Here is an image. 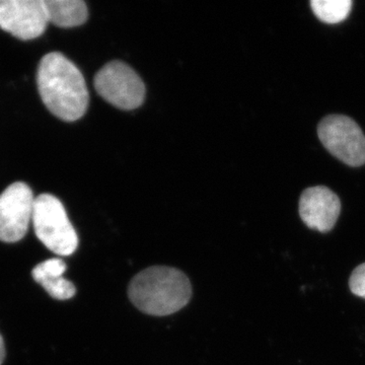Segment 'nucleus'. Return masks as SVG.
<instances>
[{"mask_svg":"<svg viewBox=\"0 0 365 365\" xmlns=\"http://www.w3.org/2000/svg\"><path fill=\"white\" fill-rule=\"evenodd\" d=\"M40 97L54 116L66 122L81 119L88 106V91L83 73L59 52L46 54L37 71Z\"/></svg>","mask_w":365,"mask_h":365,"instance_id":"f257e3e1","label":"nucleus"},{"mask_svg":"<svg viewBox=\"0 0 365 365\" xmlns=\"http://www.w3.org/2000/svg\"><path fill=\"white\" fill-rule=\"evenodd\" d=\"M192 287L186 274L167 266H155L137 274L131 280L128 297L144 314L168 316L188 304Z\"/></svg>","mask_w":365,"mask_h":365,"instance_id":"f03ea898","label":"nucleus"},{"mask_svg":"<svg viewBox=\"0 0 365 365\" xmlns=\"http://www.w3.org/2000/svg\"><path fill=\"white\" fill-rule=\"evenodd\" d=\"M33 225L38 239L53 253L71 256L78 246V237L63 204L52 194L35 199Z\"/></svg>","mask_w":365,"mask_h":365,"instance_id":"7ed1b4c3","label":"nucleus"},{"mask_svg":"<svg viewBox=\"0 0 365 365\" xmlns=\"http://www.w3.org/2000/svg\"><path fill=\"white\" fill-rule=\"evenodd\" d=\"M319 140L327 150L350 167L365 165V135L359 124L343 115H330L319 122Z\"/></svg>","mask_w":365,"mask_h":365,"instance_id":"20e7f679","label":"nucleus"},{"mask_svg":"<svg viewBox=\"0 0 365 365\" xmlns=\"http://www.w3.org/2000/svg\"><path fill=\"white\" fill-rule=\"evenodd\" d=\"M95 88L105 101L121 110H134L143 105L145 86L130 66L121 61L106 64L95 76Z\"/></svg>","mask_w":365,"mask_h":365,"instance_id":"39448f33","label":"nucleus"},{"mask_svg":"<svg viewBox=\"0 0 365 365\" xmlns=\"http://www.w3.org/2000/svg\"><path fill=\"white\" fill-rule=\"evenodd\" d=\"M35 199L24 182L9 185L0 194V241L16 242L25 237L33 220Z\"/></svg>","mask_w":365,"mask_h":365,"instance_id":"423d86ee","label":"nucleus"},{"mask_svg":"<svg viewBox=\"0 0 365 365\" xmlns=\"http://www.w3.org/2000/svg\"><path fill=\"white\" fill-rule=\"evenodd\" d=\"M48 21L44 0H0V29L18 39H36Z\"/></svg>","mask_w":365,"mask_h":365,"instance_id":"0eeeda50","label":"nucleus"},{"mask_svg":"<svg viewBox=\"0 0 365 365\" xmlns=\"http://www.w3.org/2000/svg\"><path fill=\"white\" fill-rule=\"evenodd\" d=\"M340 212L339 197L325 186L311 187L300 196V218L311 230L330 232L335 227Z\"/></svg>","mask_w":365,"mask_h":365,"instance_id":"6e6552de","label":"nucleus"},{"mask_svg":"<svg viewBox=\"0 0 365 365\" xmlns=\"http://www.w3.org/2000/svg\"><path fill=\"white\" fill-rule=\"evenodd\" d=\"M66 264L58 258L49 259L34 268L32 275L36 282L45 288L53 299L66 300L76 295L73 283L62 277Z\"/></svg>","mask_w":365,"mask_h":365,"instance_id":"1a4fd4ad","label":"nucleus"},{"mask_svg":"<svg viewBox=\"0 0 365 365\" xmlns=\"http://www.w3.org/2000/svg\"><path fill=\"white\" fill-rule=\"evenodd\" d=\"M48 21L59 28L83 25L88 18V6L83 0H44Z\"/></svg>","mask_w":365,"mask_h":365,"instance_id":"9d476101","label":"nucleus"},{"mask_svg":"<svg viewBox=\"0 0 365 365\" xmlns=\"http://www.w3.org/2000/svg\"><path fill=\"white\" fill-rule=\"evenodd\" d=\"M312 9L317 18L324 23H341L349 16L351 11V0H313Z\"/></svg>","mask_w":365,"mask_h":365,"instance_id":"9b49d317","label":"nucleus"},{"mask_svg":"<svg viewBox=\"0 0 365 365\" xmlns=\"http://www.w3.org/2000/svg\"><path fill=\"white\" fill-rule=\"evenodd\" d=\"M349 287L353 294L365 299V263L353 270L350 276Z\"/></svg>","mask_w":365,"mask_h":365,"instance_id":"f8f14e48","label":"nucleus"},{"mask_svg":"<svg viewBox=\"0 0 365 365\" xmlns=\"http://www.w3.org/2000/svg\"><path fill=\"white\" fill-rule=\"evenodd\" d=\"M4 357H6V347H4V339L2 336L0 335V365L4 362Z\"/></svg>","mask_w":365,"mask_h":365,"instance_id":"ddd939ff","label":"nucleus"}]
</instances>
